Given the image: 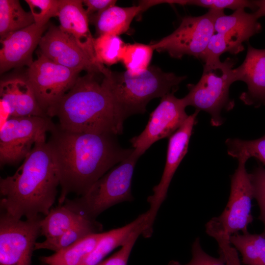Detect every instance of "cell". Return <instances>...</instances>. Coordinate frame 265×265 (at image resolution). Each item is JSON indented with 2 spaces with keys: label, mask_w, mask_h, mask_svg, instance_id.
<instances>
[{
  "label": "cell",
  "mask_w": 265,
  "mask_h": 265,
  "mask_svg": "<svg viewBox=\"0 0 265 265\" xmlns=\"http://www.w3.org/2000/svg\"><path fill=\"white\" fill-rule=\"evenodd\" d=\"M47 141L59 181L62 205L68 195H83L99 179L128 158L134 149L121 147L109 133L75 132L55 125Z\"/></svg>",
  "instance_id": "cell-1"
},
{
  "label": "cell",
  "mask_w": 265,
  "mask_h": 265,
  "mask_svg": "<svg viewBox=\"0 0 265 265\" xmlns=\"http://www.w3.org/2000/svg\"><path fill=\"white\" fill-rule=\"evenodd\" d=\"M59 181L46 138L36 142L15 173L0 178V212L17 219L47 215Z\"/></svg>",
  "instance_id": "cell-2"
},
{
  "label": "cell",
  "mask_w": 265,
  "mask_h": 265,
  "mask_svg": "<svg viewBox=\"0 0 265 265\" xmlns=\"http://www.w3.org/2000/svg\"><path fill=\"white\" fill-rule=\"evenodd\" d=\"M102 73H87L79 77L74 86L53 110L62 129L75 132H123L124 122L116 109Z\"/></svg>",
  "instance_id": "cell-3"
},
{
  "label": "cell",
  "mask_w": 265,
  "mask_h": 265,
  "mask_svg": "<svg viewBox=\"0 0 265 265\" xmlns=\"http://www.w3.org/2000/svg\"><path fill=\"white\" fill-rule=\"evenodd\" d=\"M186 78L164 72L156 66H149L138 75H132L127 71L110 70L104 75V80L123 122L131 115L144 113L147 104L152 99L174 93Z\"/></svg>",
  "instance_id": "cell-4"
},
{
  "label": "cell",
  "mask_w": 265,
  "mask_h": 265,
  "mask_svg": "<svg viewBox=\"0 0 265 265\" xmlns=\"http://www.w3.org/2000/svg\"><path fill=\"white\" fill-rule=\"evenodd\" d=\"M237 60L227 58L205 64L202 75L196 84H189L188 94L183 98L186 106L210 114L211 124L218 127L224 122L221 113L223 109L230 110L235 105L229 97V88L234 82L233 70Z\"/></svg>",
  "instance_id": "cell-5"
},
{
  "label": "cell",
  "mask_w": 265,
  "mask_h": 265,
  "mask_svg": "<svg viewBox=\"0 0 265 265\" xmlns=\"http://www.w3.org/2000/svg\"><path fill=\"white\" fill-rule=\"evenodd\" d=\"M238 166L231 177L230 194L228 202L222 213L211 219L206 225V231L215 239L230 237L241 232H248V225L253 221L251 214L253 188L245 168L248 160L244 158L238 159Z\"/></svg>",
  "instance_id": "cell-6"
},
{
  "label": "cell",
  "mask_w": 265,
  "mask_h": 265,
  "mask_svg": "<svg viewBox=\"0 0 265 265\" xmlns=\"http://www.w3.org/2000/svg\"><path fill=\"white\" fill-rule=\"evenodd\" d=\"M139 158L133 151L128 158L99 179L86 193L72 201L84 214L96 219L110 207L132 200V178Z\"/></svg>",
  "instance_id": "cell-7"
},
{
  "label": "cell",
  "mask_w": 265,
  "mask_h": 265,
  "mask_svg": "<svg viewBox=\"0 0 265 265\" xmlns=\"http://www.w3.org/2000/svg\"><path fill=\"white\" fill-rule=\"evenodd\" d=\"M224 14L223 10L209 9L201 16L185 17L173 32L151 44L155 50L173 58L188 55L201 59L214 33L215 20Z\"/></svg>",
  "instance_id": "cell-8"
},
{
  "label": "cell",
  "mask_w": 265,
  "mask_h": 265,
  "mask_svg": "<svg viewBox=\"0 0 265 265\" xmlns=\"http://www.w3.org/2000/svg\"><path fill=\"white\" fill-rule=\"evenodd\" d=\"M262 16L258 10L247 13L244 9L235 10L232 14H225L215 20L214 33L211 38L201 60L205 64L220 60L226 52L236 54L244 50L243 43L262 31L259 19Z\"/></svg>",
  "instance_id": "cell-9"
},
{
  "label": "cell",
  "mask_w": 265,
  "mask_h": 265,
  "mask_svg": "<svg viewBox=\"0 0 265 265\" xmlns=\"http://www.w3.org/2000/svg\"><path fill=\"white\" fill-rule=\"evenodd\" d=\"M80 72L55 63L41 53L28 67L26 80L48 117L51 118L54 108L74 86Z\"/></svg>",
  "instance_id": "cell-10"
},
{
  "label": "cell",
  "mask_w": 265,
  "mask_h": 265,
  "mask_svg": "<svg viewBox=\"0 0 265 265\" xmlns=\"http://www.w3.org/2000/svg\"><path fill=\"white\" fill-rule=\"evenodd\" d=\"M49 117H11L0 125V163L15 164L24 159L35 143L55 126Z\"/></svg>",
  "instance_id": "cell-11"
},
{
  "label": "cell",
  "mask_w": 265,
  "mask_h": 265,
  "mask_svg": "<svg viewBox=\"0 0 265 265\" xmlns=\"http://www.w3.org/2000/svg\"><path fill=\"white\" fill-rule=\"evenodd\" d=\"M41 219L39 216L22 220L0 212V265H31Z\"/></svg>",
  "instance_id": "cell-12"
},
{
  "label": "cell",
  "mask_w": 265,
  "mask_h": 265,
  "mask_svg": "<svg viewBox=\"0 0 265 265\" xmlns=\"http://www.w3.org/2000/svg\"><path fill=\"white\" fill-rule=\"evenodd\" d=\"M199 112L195 110L188 115L183 124L169 137L165 165L159 183L152 189L153 194L147 198L150 208L147 211L143 237H150L158 212L164 201L173 177L182 159L187 152L189 142L193 128L197 123Z\"/></svg>",
  "instance_id": "cell-13"
},
{
  "label": "cell",
  "mask_w": 265,
  "mask_h": 265,
  "mask_svg": "<svg viewBox=\"0 0 265 265\" xmlns=\"http://www.w3.org/2000/svg\"><path fill=\"white\" fill-rule=\"evenodd\" d=\"M174 92L161 98L157 107L150 113L148 123L142 132L130 142L133 153L140 157L155 142L169 137L188 117L183 98L175 97Z\"/></svg>",
  "instance_id": "cell-14"
},
{
  "label": "cell",
  "mask_w": 265,
  "mask_h": 265,
  "mask_svg": "<svg viewBox=\"0 0 265 265\" xmlns=\"http://www.w3.org/2000/svg\"><path fill=\"white\" fill-rule=\"evenodd\" d=\"M41 53L57 64L87 73L106 75L109 70L95 63L59 26H51L39 42Z\"/></svg>",
  "instance_id": "cell-15"
},
{
  "label": "cell",
  "mask_w": 265,
  "mask_h": 265,
  "mask_svg": "<svg viewBox=\"0 0 265 265\" xmlns=\"http://www.w3.org/2000/svg\"><path fill=\"white\" fill-rule=\"evenodd\" d=\"M48 25L40 27L34 23L15 31L1 40L0 72L2 74L16 67L31 65L32 53L39 44Z\"/></svg>",
  "instance_id": "cell-16"
},
{
  "label": "cell",
  "mask_w": 265,
  "mask_h": 265,
  "mask_svg": "<svg viewBox=\"0 0 265 265\" xmlns=\"http://www.w3.org/2000/svg\"><path fill=\"white\" fill-rule=\"evenodd\" d=\"M235 81H242L247 90L239 99L246 105L259 107L265 105V49H258L248 45L246 57L234 69Z\"/></svg>",
  "instance_id": "cell-17"
},
{
  "label": "cell",
  "mask_w": 265,
  "mask_h": 265,
  "mask_svg": "<svg viewBox=\"0 0 265 265\" xmlns=\"http://www.w3.org/2000/svg\"><path fill=\"white\" fill-rule=\"evenodd\" d=\"M60 28L69 35L96 64L93 37L89 28V19L82 1L80 0H61L58 15Z\"/></svg>",
  "instance_id": "cell-18"
},
{
  "label": "cell",
  "mask_w": 265,
  "mask_h": 265,
  "mask_svg": "<svg viewBox=\"0 0 265 265\" xmlns=\"http://www.w3.org/2000/svg\"><path fill=\"white\" fill-rule=\"evenodd\" d=\"M0 97V101L3 102L9 109L10 118L48 117L38 105L26 80L13 78L1 81Z\"/></svg>",
  "instance_id": "cell-19"
},
{
  "label": "cell",
  "mask_w": 265,
  "mask_h": 265,
  "mask_svg": "<svg viewBox=\"0 0 265 265\" xmlns=\"http://www.w3.org/2000/svg\"><path fill=\"white\" fill-rule=\"evenodd\" d=\"M146 217L145 212L124 226L103 232L95 247L81 265L99 264L106 256L116 248L122 246L137 229L145 225Z\"/></svg>",
  "instance_id": "cell-20"
},
{
  "label": "cell",
  "mask_w": 265,
  "mask_h": 265,
  "mask_svg": "<svg viewBox=\"0 0 265 265\" xmlns=\"http://www.w3.org/2000/svg\"><path fill=\"white\" fill-rule=\"evenodd\" d=\"M86 219L92 218L80 211L71 199L67 198L62 205L52 208L49 213L42 218L41 235L46 239L58 236Z\"/></svg>",
  "instance_id": "cell-21"
},
{
  "label": "cell",
  "mask_w": 265,
  "mask_h": 265,
  "mask_svg": "<svg viewBox=\"0 0 265 265\" xmlns=\"http://www.w3.org/2000/svg\"><path fill=\"white\" fill-rule=\"evenodd\" d=\"M143 12L138 4L130 7L112 6L89 20L99 36L111 34L119 36L127 32L133 19Z\"/></svg>",
  "instance_id": "cell-22"
},
{
  "label": "cell",
  "mask_w": 265,
  "mask_h": 265,
  "mask_svg": "<svg viewBox=\"0 0 265 265\" xmlns=\"http://www.w3.org/2000/svg\"><path fill=\"white\" fill-rule=\"evenodd\" d=\"M103 232L90 235L53 254L40 257L46 265H81L93 250Z\"/></svg>",
  "instance_id": "cell-23"
},
{
  "label": "cell",
  "mask_w": 265,
  "mask_h": 265,
  "mask_svg": "<svg viewBox=\"0 0 265 265\" xmlns=\"http://www.w3.org/2000/svg\"><path fill=\"white\" fill-rule=\"evenodd\" d=\"M102 228L96 220L86 219L58 236L36 242L35 250L48 249L56 252L90 235L101 233Z\"/></svg>",
  "instance_id": "cell-24"
},
{
  "label": "cell",
  "mask_w": 265,
  "mask_h": 265,
  "mask_svg": "<svg viewBox=\"0 0 265 265\" xmlns=\"http://www.w3.org/2000/svg\"><path fill=\"white\" fill-rule=\"evenodd\" d=\"M34 23L30 12L26 11L17 0H0V40Z\"/></svg>",
  "instance_id": "cell-25"
},
{
  "label": "cell",
  "mask_w": 265,
  "mask_h": 265,
  "mask_svg": "<svg viewBox=\"0 0 265 265\" xmlns=\"http://www.w3.org/2000/svg\"><path fill=\"white\" fill-rule=\"evenodd\" d=\"M229 242L240 252L245 265H265V233L248 232L231 236Z\"/></svg>",
  "instance_id": "cell-26"
},
{
  "label": "cell",
  "mask_w": 265,
  "mask_h": 265,
  "mask_svg": "<svg viewBox=\"0 0 265 265\" xmlns=\"http://www.w3.org/2000/svg\"><path fill=\"white\" fill-rule=\"evenodd\" d=\"M154 50L151 44H125L120 61L130 74L138 75L149 67Z\"/></svg>",
  "instance_id": "cell-27"
},
{
  "label": "cell",
  "mask_w": 265,
  "mask_h": 265,
  "mask_svg": "<svg viewBox=\"0 0 265 265\" xmlns=\"http://www.w3.org/2000/svg\"><path fill=\"white\" fill-rule=\"evenodd\" d=\"M125 44L119 36L105 34L94 39L96 60L99 64L110 66L120 61Z\"/></svg>",
  "instance_id": "cell-28"
},
{
  "label": "cell",
  "mask_w": 265,
  "mask_h": 265,
  "mask_svg": "<svg viewBox=\"0 0 265 265\" xmlns=\"http://www.w3.org/2000/svg\"><path fill=\"white\" fill-rule=\"evenodd\" d=\"M225 144L229 156L237 159L244 158L248 160L254 158L265 166V134L259 138L250 140L229 138Z\"/></svg>",
  "instance_id": "cell-29"
},
{
  "label": "cell",
  "mask_w": 265,
  "mask_h": 265,
  "mask_svg": "<svg viewBox=\"0 0 265 265\" xmlns=\"http://www.w3.org/2000/svg\"><path fill=\"white\" fill-rule=\"evenodd\" d=\"M167 3L178 4L182 5H194L209 9L223 10L230 9L236 10L249 8L255 11L257 7L255 0H167Z\"/></svg>",
  "instance_id": "cell-30"
},
{
  "label": "cell",
  "mask_w": 265,
  "mask_h": 265,
  "mask_svg": "<svg viewBox=\"0 0 265 265\" xmlns=\"http://www.w3.org/2000/svg\"><path fill=\"white\" fill-rule=\"evenodd\" d=\"M34 24L40 27L48 25L49 20L58 15L61 0H26Z\"/></svg>",
  "instance_id": "cell-31"
},
{
  "label": "cell",
  "mask_w": 265,
  "mask_h": 265,
  "mask_svg": "<svg viewBox=\"0 0 265 265\" xmlns=\"http://www.w3.org/2000/svg\"><path fill=\"white\" fill-rule=\"evenodd\" d=\"M253 188V197L258 203L260 210L259 219L264 225L265 233V168L259 166L249 173Z\"/></svg>",
  "instance_id": "cell-32"
},
{
  "label": "cell",
  "mask_w": 265,
  "mask_h": 265,
  "mask_svg": "<svg viewBox=\"0 0 265 265\" xmlns=\"http://www.w3.org/2000/svg\"><path fill=\"white\" fill-rule=\"evenodd\" d=\"M191 252L192 258L188 263L182 264L176 261H171L168 265H228L222 257L214 258L206 253L201 247L199 238L193 242Z\"/></svg>",
  "instance_id": "cell-33"
},
{
  "label": "cell",
  "mask_w": 265,
  "mask_h": 265,
  "mask_svg": "<svg viewBox=\"0 0 265 265\" xmlns=\"http://www.w3.org/2000/svg\"><path fill=\"white\" fill-rule=\"evenodd\" d=\"M83 4L86 7V12L89 21L104 12L107 8L114 6L116 3L115 0H83Z\"/></svg>",
  "instance_id": "cell-34"
},
{
  "label": "cell",
  "mask_w": 265,
  "mask_h": 265,
  "mask_svg": "<svg viewBox=\"0 0 265 265\" xmlns=\"http://www.w3.org/2000/svg\"><path fill=\"white\" fill-rule=\"evenodd\" d=\"M255 2L262 17L265 16V0H255Z\"/></svg>",
  "instance_id": "cell-35"
},
{
  "label": "cell",
  "mask_w": 265,
  "mask_h": 265,
  "mask_svg": "<svg viewBox=\"0 0 265 265\" xmlns=\"http://www.w3.org/2000/svg\"><path fill=\"white\" fill-rule=\"evenodd\" d=\"M98 265H102V264H101V263H100L99 264H98Z\"/></svg>",
  "instance_id": "cell-36"
},
{
  "label": "cell",
  "mask_w": 265,
  "mask_h": 265,
  "mask_svg": "<svg viewBox=\"0 0 265 265\" xmlns=\"http://www.w3.org/2000/svg\"><path fill=\"white\" fill-rule=\"evenodd\" d=\"M241 265L239 264H237V265Z\"/></svg>",
  "instance_id": "cell-37"
}]
</instances>
